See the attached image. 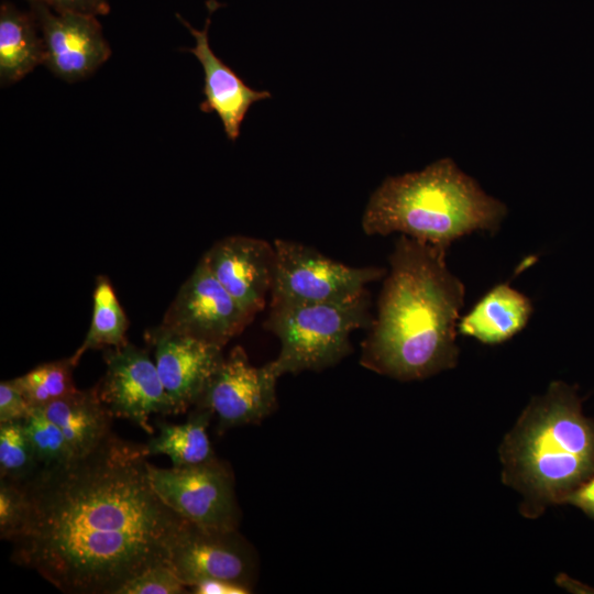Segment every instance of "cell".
<instances>
[{"label":"cell","instance_id":"obj_5","mask_svg":"<svg viewBox=\"0 0 594 594\" xmlns=\"http://www.w3.org/2000/svg\"><path fill=\"white\" fill-rule=\"evenodd\" d=\"M372 322L365 292L345 301L272 305L264 328L280 342L272 361L280 377L337 365L353 352L351 333Z\"/></svg>","mask_w":594,"mask_h":594},{"label":"cell","instance_id":"obj_7","mask_svg":"<svg viewBox=\"0 0 594 594\" xmlns=\"http://www.w3.org/2000/svg\"><path fill=\"white\" fill-rule=\"evenodd\" d=\"M151 484L162 501L193 525L238 530L240 509L231 469L213 458L189 466L160 469L148 462Z\"/></svg>","mask_w":594,"mask_h":594},{"label":"cell","instance_id":"obj_16","mask_svg":"<svg viewBox=\"0 0 594 594\" xmlns=\"http://www.w3.org/2000/svg\"><path fill=\"white\" fill-rule=\"evenodd\" d=\"M532 314L530 299L508 283L494 286L458 322V332L485 344L503 343L521 331Z\"/></svg>","mask_w":594,"mask_h":594},{"label":"cell","instance_id":"obj_12","mask_svg":"<svg viewBox=\"0 0 594 594\" xmlns=\"http://www.w3.org/2000/svg\"><path fill=\"white\" fill-rule=\"evenodd\" d=\"M43 44V64L68 82L92 75L111 55L97 16L57 13L30 2Z\"/></svg>","mask_w":594,"mask_h":594},{"label":"cell","instance_id":"obj_10","mask_svg":"<svg viewBox=\"0 0 594 594\" xmlns=\"http://www.w3.org/2000/svg\"><path fill=\"white\" fill-rule=\"evenodd\" d=\"M106 372L96 385L98 395L113 417L128 419L153 433V414L176 415L148 352L132 343L105 349Z\"/></svg>","mask_w":594,"mask_h":594},{"label":"cell","instance_id":"obj_28","mask_svg":"<svg viewBox=\"0 0 594 594\" xmlns=\"http://www.w3.org/2000/svg\"><path fill=\"white\" fill-rule=\"evenodd\" d=\"M189 592L194 594H249L252 588L230 581L209 579L197 582Z\"/></svg>","mask_w":594,"mask_h":594},{"label":"cell","instance_id":"obj_3","mask_svg":"<svg viewBox=\"0 0 594 594\" xmlns=\"http://www.w3.org/2000/svg\"><path fill=\"white\" fill-rule=\"evenodd\" d=\"M506 213L502 201L444 157L383 180L369 199L362 229L367 235L399 232L447 251L466 234L496 231Z\"/></svg>","mask_w":594,"mask_h":594},{"label":"cell","instance_id":"obj_26","mask_svg":"<svg viewBox=\"0 0 594 594\" xmlns=\"http://www.w3.org/2000/svg\"><path fill=\"white\" fill-rule=\"evenodd\" d=\"M31 409L13 378L0 383V424L23 421Z\"/></svg>","mask_w":594,"mask_h":594},{"label":"cell","instance_id":"obj_6","mask_svg":"<svg viewBox=\"0 0 594 594\" xmlns=\"http://www.w3.org/2000/svg\"><path fill=\"white\" fill-rule=\"evenodd\" d=\"M271 304L345 301L365 292L386 275L383 267H351L330 260L305 244L276 239Z\"/></svg>","mask_w":594,"mask_h":594},{"label":"cell","instance_id":"obj_22","mask_svg":"<svg viewBox=\"0 0 594 594\" xmlns=\"http://www.w3.org/2000/svg\"><path fill=\"white\" fill-rule=\"evenodd\" d=\"M38 470L23 421L0 424V480L24 484Z\"/></svg>","mask_w":594,"mask_h":594},{"label":"cell","instance_id":"obj_14","mask_svg":"<svg viewBox=\"0 0 594 594\" xmlns=\"http://www.w3.org/2000/svg\"><path fill=\"white\" fill-rule=\"evenodd\" d=\"M157 372L176 415L195 406L224 355L220 346L158 326L146 332Z\"/></svg>","mask_w":594,"mask_h":594},{"label":"cell","instance_id":"obj_24","mask_svg":"<svg viewBox=\"0 0 594 594\" xmlns=\"http://www.w3.org/2000/svg\"><path fill=\"white\" fill-rule=\"evenodd\" d=\"M28 499L21 484L0 480V537L11 541L23 528Z\"/></svg>","mask_w":594,"mask_h":594},{"label":"cell","instance_id":"obj_20","mask_svg":"<svg viewBox=\"0 0 594 594\" xmlns=\"http://www.w3.org/2000/svg\"><path fill=\"white\" fill-rule=\"evenodd\" d=\"M92 301L89 329L79 348L70 356L75 365L88 350L119 348L128 343L129 320L107 276L97 277Z\"/></svg>","mask_w":594,"mask_h":594},{"label":"cell","instance_id":"obj_25","mask_svg":"<svg viewBox=\"0 0 594 594\" xmlns=\"http://www.w3.org/2000/svg\"><path fill=\"white\" fill-rule=\"evenodd\" d=\"M188 590L169 564H162L132 578L117 594H184Z\"/></svg>","mask_w":594,"mask_h":594},{"label":"cell","instance_id":"obj_17","mask_svg":"<svg viewBox=\"0 0 594 594\" xmlns=\"http://www.w3.org/2000/svg\"><path fill=\"white\" fill-rule=\"evenodd\" d=\"M40 408L62 430L76 458L94 451L112 432L113 416L96 386L77 389Z\"/></svg>","mask_w":594,"mask_h":594},{"label":"cell","instance_id":"obj_18","mask_svg":"<svg viewBox=\"0 0 594 594\" xmlns=\"http://www.w3.org/2000/svg\"><path fill=\"white\" fill-rule=\"evenodd\" d=\"M43 64L42 37L33 13L9 2L0 7V81L16 82Z\"/></svg>","mask_w":594,"mask_h":594},{"label":"cell","instance_id":"obj_15","mask_svg":"<svg viewBox=\"0 0 594 594\" xmlns=\"http://www.w3.org/2000/svg\"><path fill=\"white\" fill-rule=\"evenodd\" d=\"M209 15L202 30H196L179 14H176L196 40L191 48H184L196 56L200 62L205 85L202 92L205 100L200 103V110L206 113L216 112L220 118L224 133L231 141L240 135L241 124L251 108L257 101L272 98L267 90H255L249 87L227 64H224L209 45L208 30L211 13L219 7L216 0L207 2Z\"/></svg>","mask_w":594,"mask_h":594},{"label":"cell","instance_id":"obj_9","mask_svg":"<svg viewBox=\"0 0 594 594\" xmlns=\"http://www.w3.org/2000/svg\"><path fill=\"white\" fill-rule=\"evenodd\" d=\"M200 260L167 308L161 326L220 348L253 321Z\"/></svg>","mask_w":594,"mask_h":594},{"label":"cell","instance_id":"obj_11","mask_svg":"<svg viewBox=\"0 0 594 594\" xmlns=\"http://www.w3.org/2000/svg\"><path fill=\"white\" fill-rule=\"evenodd\" d=\"M169 566L190 588L202 580L219 579L253 590L257 557L238 530H212L188 526L174 546Z\"/></svg>","mask_w":594,"mask_h":594},{"label":"cell","instance_id":"obj_19","mask_svg":"<svg viewBox=\"0 0 594 594\" xmlns=\"http://www.w3.org/2000/svg\"><path fill=\"white\" fill-rule=\"evenodd\" d=\"M212 416L211 410L195 406L185 424L157 420L160 433L145 444L148 455L165 454L173 466L196 465L216 458L207 432Z\"/></svg>","mask_w":594,"mask_h":594},{"label":"cell","instance_id":"obj_8","mask_svg":"<svg viewBox=\"0 0 594 594\" xmlns=\"http://www.w3.org/2000/svg\"><path fill=\"white\" fill-rule=\"evenodd\" d=\"M278 378L272 361L254 366L245 350L237 345L223 358L195 406L212 411L219 433L261 424L277 407Z\"/></svg>","mask_w":594,"mask_h":594},{"label":"cell","instance_id":"obj_2","mask_svg":"<svg viewBox=\"0 0 594 594\" xmlns=\"http://www.w3.org/2000/svg\"><path fill=\"white\" fill-rule=\"evenodd\" d=\"M446 253L404 234L397 239L377 316L362 342L363 367L416 381L455 366L465 288L449 271Z\"/></svg>","mask_w":594,"mask_h":594},{"label":"cell","instance_id":"obj_29","mask_svg":"<svg viewBox=\"0 0 594 594\" xmlns=\"http://www.w3.org/2000/svg\"><path fill=\"white\" fill-rule=\"evenodd\" d=\"M566 499L587 512L594 513V477L579 486Z\"/></svg>","mask_w":594,"mask_h":594},{"label":"cell","instance_id":"obj_27","mask_svg":"<svg viewBox=\"0 0 594 594\" xmlns=\"http://www.w3.org/2000/svg\"><path fill=\"white\" fill-rule=\"evenodd\" d=\"M41 3L57 13L105 15L110 11L108 0H29Z\"/></svg>","mask_w":594,"mask_h":594},{"label":"cell","instance_id":"obj_23","mask_svg":"<svg viewBox=\"0 0 594 594\" xmlns=\"http://www.w3.org/2000/svg\"><path fill=\"white\" fill-rule=\"evenodd\" d=\"M23 425L40 469L59 468L76 458L62 430L40 407H32Z\"/></svg>","mask_w":594,"mask_h":594},{"label":"cell","instance_id":"obj_21","mask_svg":"<svg viewBox=\"0 0 594 594\" xmlns=\"http://www.w3.org/2000/svg\"><path fill=\"white\" fill-rule=\"evenodd\" d=\"M70 356L41 364L13 378L31 407H41L77 391Z\"/></svg>","mask_w":594,"mask_h":594},{"label":"cell","instance_id":"obj_4","mask_svg":"<svg viewBox=\"0 0 594 594\" xmlns=\"http://www.w3.org/2000/svg\"><path fill=\"white\" fill-rule=\"evenodd\" d=\"M504 480L524 495L526 516L566 499L594 464V430L554 383L535 398L502 447Z\"/></svg>","mask_w":594,"mask_h":594},{"label":"cell","instance_id":"obj_13","mask_svg":"<svg viewBox=\"0 0 594 594\" xmlns=\"http://www.w3.org/2000/svg\"><path fill=\"white\" fill-rule=\"evenodd\" d=\"M200 260L246 311L255 317L264 309L275 273L273 243L229 235L212 244Z\"/></svg>","mask_w":594,"mask_h":594},{"label":"cell","instance_id":"obj_1","mask_svg":"<svg viewBox=\"0 0 594 594\" xmlns=\"http://www.w3.org/2000/svg\"><path fill=\"white\" fill-rule=\"evenodd\" d=\"M145 444L113 431L90 453L21 484L28 516L12 561L68 594H117L162 564L191 524L153 488Z\"/></svg>","mask_w":594,"mask_h":594}]
</instances>
